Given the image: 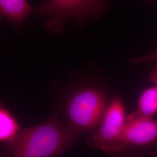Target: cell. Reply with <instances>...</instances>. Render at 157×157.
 Segmentation results:
<instances>
[{
	"instance_id": "obj_1",
	"label": "cell",
	"mask_w": 157,
	"mask_h": 157,
	"mask_svg": "<svg viewBox=\"0 0 157 157\" xmlns=\"http://www.w3.org/2000/svg\"><path fill=\"white\" fill-rule=\"evenodd\" d=\"M78 134L64 126L56 115L19 132L11 143L12 157H54L76 143Z\"/></svg>"
},
{
	"instance_id": "obj_2",
	"label": "cell",
	"mask_w": 157,
	"mask_h": 157,
	"mask_svg": "<svg viewBox=\"0 0 157 157\" xmlns=\"http://www.w3.org/2000/svg\"><path fill=\"white\" fill-rule=\"evenodd\" d=\"M108 8L107 0H45L35 13L40 17H46L43 23L45 30L61 34L69 21L82 26L89 19H98Z\"/></svg>"
},
{
	"instance_id": "obj_3",
	"label": "cell",
	"mask_w": 157,
	"mask_h": 157,
	"mask_svg": "<svg viewBox=\"0 0 157 157\" xmlns=\"http://www.w3.org/2000/svg\"><path fill=\"white\" fill-rule=\"evenodd\" d=\"M107 107L106 95L101 89L91 86L79 87L65 103L67 126L78 135L91 132L101 123Z\"/></svg>"
},
{
	"instance_id": "obj_4",
	"label": "cell",
	"mask_w": 157,
	"mask_h": 157,
	"mask_svg": "<svg viewBox=\"0 0 157 157\" xmlns=\"http://www.w3.org/2000/svg\"><path fill=\"white\" fill-rule=\"evenodd\" d=\"M126 118L123 102L118 97L113 98L107 105L101 123L91 132L89 141L91 146L116 157Z\"/></svg>"
},
{
	"instance_id": "obj_5",
	"label": "cell",
	"mask_w": 157,
	"mask_h": 157,
	"mask_svg": "<svg viewBox=\"0 0 157 157\" xmlns=\"http://www.w3.org/2000/svg\"><path fill=\"white\" fill-rule=\"evenodd\" d=\"M157 121L152 119H139L127 121L122 135L116 157L126 152L151 150L157 145Z\"/></svg>"
},
{
	"instance_id": "obj_6",
	"label": "cell",
	"mask_w": 157,
	"mask_h": 157,
	"mask_svg": "<svg viewBox=\"0 0 157 157\" xmlns=\"http://www.w3.org/2000/svg\"><path fill=\"white\" fill-rule=\"evenodd\" d=\"M36 8L28 0H0V13L17 30H21L25 20Z\"/></svg>"
},
{
	"instance_id": "obj_7",
	"label": "cell",
	"mask_w": 157,
	"mask_h": 157,
	"mask_svg": "<svg viewBox=\"0 0 157 157\" xmlns=\"http://www.w3.org/2000/svg\"><path fill=\"white\" fill-rule=\"evenodd\" d=\"M157 112V86L144 90L139 98L137 109L126 118V121L152 119Z\"/></svg>"
},
{
	"instance_id": "obj_8",
	"label": "cell",
	"mask_w": 157,
	"mask_h": 157,
	"mask_svg": "<svg viewBox=\"0 0 157 157\" xmlns=\"http://www.w3.org/2000/svg\"><path fill=\"white\" fill-rule=\"evenodd\" d=\"M17 119L10 111L1 104L0 108V140L12 143L19 133Z\"/></svg>"
},
{
	"instance_id": "obj_9",
	"label": "cell",
	"mask_w": 157,
	"mask_h": 157,
	"mask_svg": "<svg viewBox=\"0 0 157 157\" xmlns=\"http://www.w3.org/2000/svg\"><path fill=\"white\" fill-rule=\"evenodd\" d=\"M157 61V50L150 54H146L145 56L136 58L130 61L131 63H140L146 62H154Z\"/></svg>"
},
{
	"instance_id": "obj_10",
	"label": "cell",
	"mask_w": 157,
	"mask_h": 157,
	"mask_svg": "<svg viewBox=\"0 0 157 157\" xmlns=\"http://www.w3.org/2000/svg\"><path fill=\"white\" fill-rule=\"evenodd\" d=\"M150 78L154 83L157 86V66L152 71L150 75Z\"/></svg>"
},
{
	"instance_id": "obj_11",
	"label": "cell",
	"mask_w": 157,
	"mask_h": 157,
	"mask_svg": "<svg viewBox=\"0 0 157 157\" xmlns=\"http://www.w3.org/2000/svg\"><path fill=\"white\" fill-rule=\"evenodd\" d=\"M154 1V0H146V1H147V2H151V1Z\"/></svg>"
}]
</instances>
